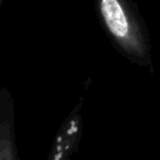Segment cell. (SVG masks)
Wrapping results in <instances>:
<instances>
[{
	"label": "cell",
	"mask_w": 160,
	"mask_h": 160,
	"mask_svg": "<svg viewBox=\"0 0 160 160\" xmlns=\"http://www.w3.org/2000/svg\"><path fill=\"white\" fill-rule=\"evenodd\" d=\"M104 28L116 48L132 62L152 70L146 30L129 0H95Z\"/></svg>",
	"instance_id": "1"
},
{
	"label": "cell",
	"mask_w": 160,
	"mask_h": 160,
	"mask_svg": "<svg viewBox=\"0 0 160 160\" xmlns=\"http://www.w3.org/2000/svg\"><path fill=\"white\" fill-rule=\"evenodd\" d=\"M0 160H20L14 126V102L11 94L0 91Z\"/></svg>",
	"instance_id": "2"
},
{
	"label": "cell",
	"mask_w": 160,
	"mask_h": 160,
	"mask_svg": "<svg viewBox=\"0 0 160 160\" xmlns=\"http://www.w3.org/2000/svg\"><path fill=\"white\" fill-rule=\"evenodd\" d=\"M1 2H2V0H0V4H1Z\"/></svg>",
	"instance_id": "3"
}]
</instances>
